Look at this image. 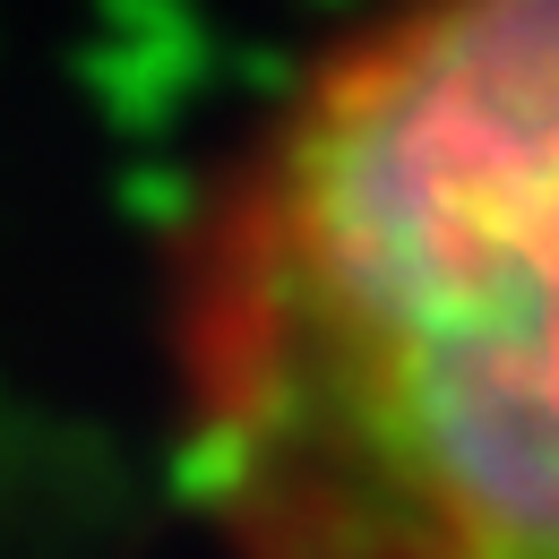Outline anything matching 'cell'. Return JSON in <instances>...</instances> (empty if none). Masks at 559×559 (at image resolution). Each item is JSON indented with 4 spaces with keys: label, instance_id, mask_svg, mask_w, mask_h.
<instances>
[{
    "label": "cell",
    "instance_id": "1",
    "mask_svg": "<svg viewBox=\"0 0 559 559\" xmlns=\"http://www.w3.org/2000/svg\"><path fill=\"white\" fill-rule=\"evenodd\" d=\"M173 474L233 559H559V0H379L250 130Z\"/></svg>",
    "mask_w": 559,
    "mask_h": 559
}]
</instances>
